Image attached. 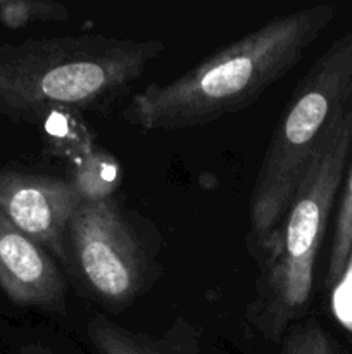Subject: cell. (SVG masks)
<instances>
[{
	"instance_id": "12",
	"label": "cell",
	"mask_w": 352,
	"mask_h": 354,
	"mask_svg": "<svg viewBox=\"0 0 352 354\" xmlns=\"http://www.w3.org/2000/svg\"><path fill=\"white\" fill-rule=\"evenodd\" d=\"M21 354H55V353L52 351V349H48L47 346L30 342V344L21 346Z\"/></svg>"
},
{
	"instance_id": "3",
	"label": "cell",
	"mask_w": 352,
	"mask_h": 354,
	"mask_svg": "<svg viewBox=\"0 0 352 354\" xmlns=\"http://www.w3.org/2000/svg\"><path fill=\"white\" fill-rule=\"evenodd\" d=\"M352 152V100L307 166L282 223L259 258L251 317L264 337L282 341L309 306L314 266Z\"/></svg>"
},
{
	"instance_id": "11",
	"label": "cell",
	"mask_w": 352,
	"mask_h": 354,
	"mask_svg": "<svg viewBox=\"0 0 352 354\" xmlns=\"http://www.w3.org/2000/svg\"><path fill=\"white\" fill-rule=\"evenodd\" d=\"M69 10L57 2L38 0H0V23L21 28L35 21H68Z\"/></svg>"
},
{
	"instance_id": "8",
	"label": "cell",
	"mask_w": 352,
	"mask_h": 354,
	"mask_svg": "<svg viewBox=\"0 0 352 354\" xmlns=\"http://www.w3.org/2000/svg\"><path fill=\"white\" fill-rule=\"evenodd\" d=\"M86 337L99 354H183L168 339H154L141 332L95 315L86 324Z\"/></svg>"
},
{
	"instance_id": "9",
	"label": "cell",
	"mask_w": 352,
	"mask_h": 354,
	"mask_svg": "<svg viewBox=\"0 0 352 354\" xmlns=\"http://www.w3.org/2000/svg\"><path fill=\"white\" fill-rule=\"evenodd\" d=\"M337 223L331 239L330 256H328L326 286H338L347 272L349 259L352 254V166L349 169L344 190H342L340 206H338Z\"/></svg>"
},
{
	"instance_id": "4",
	"label": "cell",
	"mask_w": 352,
	"mask_h": 354,
	"mask_svg": "<svg viewBox=\"0 0 352 354\" xmlns=\"http://www.w3.org/2000/svg\"><path fill=\"white\" fill-rule=\"evenodd\" d=\"M352 100V26L335 38L297 83L255 175L251 242L257 259L282 223L321 142Z\"/></svg>"
},
{
	"instance_id": "1",
	"label": "cell",
	"mask_w": 352,
	"mask_h": 354,
	"mask_svg": "<svg viewBox=\"0 0 352 354\" xmlns=\"http://www.w3.org/2000/svg\"><path fill=\"white\" fill-rule=\"evenodd\" d=\"M335 16L321 3L273 17L178 78L135 92L121 116L141 131H176L238 113L292 71Z\"/></svg>"
},
{
	"instance_id": "2",
	"label": "cell",
	"mask_w": 352,
	"mask_h": 354,
	"mask_svg": "<svg viewBox=\"0 0 352 354\" xmlns=\"http://www.w3.org/2000/svg\"><path fill=\"white\" fill-rule=\"evenodd\" d=\"M162 52V40L107 35L0 44V114L40 124L55 113L106 111Z\"/></svg>"
},
{
	"instance_id": "7",
	"label": "cell",
	"mask_w": 352,
	"mask_h": 354,
	"mask_svg": "<svg viewBox=\"0 0 352 354\" xmlns=\"http://www.w3.org/2000/svg\"><path fill=\"white\" fill-rule=\"evenodd\" d=\"M0 289L10 303L62 313L68 283L57 261L0 213Z\"/></svg>"
},
{
	"instance_id": "5",
	"label": "cell",
	"mask_w": 352,
	"mask_h": 354,
	"mask_svg": "<svg viewBox=\"0 0 352 354\" xmlns=\"http://www.w3.org/2000/svg\"><path fill=\"white\" fill-rule=\"evenodd\" d=\"M68 242L83 282L106 306L121 310L147 287L145 249L113 201H83L69 221Z\"/></svg>"
},
{
	"instance_id": "6",
	"label": "cell",
	"mask_w": 352,
	"mask_h": 354,
	"mask_svg": "<svg viewBox=\"0 0 352 354\" xmlns=\"http://www.w3.org/2000/svg\"><path fill=\"white\" fill-rule=\"evenodd\" d=\"M85 199L69 180L0 169V213L68 268L72 265L68 227Z\"/></svg>"
},
{
	"instance_id": "10",
	"label": "cell",
	"mask_w": 352,
	"mask_h": 354,
	"mask_svg": "<svg viewBox=\"0 0 352 354\" xmlns=\"http://www.w3.org/2000/svg\"><path fill=\"white\" fill-rule=\"evenodd\" d=\"M280 354H342L337 342L317 320L293 324L282 337Z\"/></svg>"
}]
</instances>
